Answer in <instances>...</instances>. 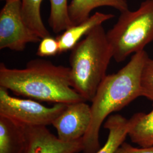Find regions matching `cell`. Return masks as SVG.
I'll return each mask as SVG.
<instances>
[{"instance_id": "cell-7", "label": "cell", "mask_w": 153, "mask_h": 153, "mask_svg": "<svg viewBox=\"0 0 153 153\" xmlns=\"http://www.w3.org/2000/svg\"><path fill=\"white\" fill-rule=\"evenodd\" d=\"M92 120L91 106L86 101L67 104L65 109L52 123L60 140L71 142L83 138Z\"/></svg>"}, {"instance_id": "cell-19", "label": "cell", "mask_w": 153, "mask_h": 153, "mask_svg": "<svg viewBox=\"0 0 153 153\" xmlns=\"http://www.w3.org/2000/svg\"><path fill=\"white\" fill-rule=\"evenodd\" d=\"M24 153H27V150H26V152H25Z\"/></svg>"}, {"instance_id": "cell-18", "label": "cell", "mask_w": 153, "mask_h": 153, "mask_svg": "<svg viewBox=\"0 0 153 153\" xmlns=\"http://www.w3.org/2000/svg\"><path fill=\"white\" fill-rule=\"evenodd\" d=\"M115 153H153V146L136 148L127 142H124Z\"/></svg>"}, {"instance_id": "cell-17", "label": "cell", "mask_w": 153, "mask_h": 153, "mask_svg": "<svg viewBox=\"0 0 153 153\" xmlns=\"http://www.w3.org/2000/svg\"><path fill=\"white\" fill-rule=\"evenodd\" d=\"M59 49L57 39L50 36L41 39L37 50V55L40 57L53 56L59 53Z\"/></svg>"}, {"instance_id": "cell-10", "label": "cell", "mask_w": 153, "mask_h": 153, "mask_svg": "<svg viewBox=\"0 0 153 153\" xmlns=\"http://www.w3.org/2000/svg\"><path fill=\"white\" fill-rule=\"evenodd\" d=\"M26 150L23 128L0 116V153H24Z\"/></svg>"}, {"instance_id": "cell-4", "label": "cell", "mask_w": 153, "mask_h": 153, "mask_svg": "<svg viewBox=\"0 0 153 153\" xmlns=\"http://www.w3.org/2000/svg\"><path fill=\"white\" fill-rule=\"evenodd\" d=\"M106 34L117 62L144 50L153 41V0L142 2L136 11L121 12L117 22Z\"/></svg>"}, {"instance_id": "cell-2", "label": "cell", "mask_w": 153, "mask_h": 153, "mask_svg": "<svg viewBox=\"0 0 153 153\" xmlns=\"http://www.w3.org/2000/svg\"><path fill=\"white\" fill-rule=\"evenodd\" d=\"M149 58L142 50L134 53L130 61L116 73L106 75L91 101L92 120L83 138V153H96L100 148V128L110 115L119 111L140 97H143L141 85L142 71Z\"/></svg>"}, {"instance_id": "cell-5", "label": "cell", "mask_w": 153, "mask_h": 153, "mask_svg": "<svg viewBox=\"0 0 153 153\" xmlns=\"http://www.w3.org/2000/svg\"><path fill=\"white\" fill-rule=\"evenodd\" d=\"M66 105L55 104L46 107L31 99L13 97L7 89L0 86V116L23 127L52 124Z\"/></svg>"}, {"instance_id": "cell-13", "label": "cell", "mask_w": 153, "mask_h": 153, "mask_svg": "<svg viewBox=\"0 0 153 153\" xmlns=\"http://www.w3.org/2000/svg\"><path fill=\"white\" fill-rule=\"evenodd\" d=\"M129 120L119 114L110 115L105 122L104 128L109 133L104 146L96 153H115L124 142L128 133Z\"/></svg>"}, {"instance_id": "cell-3", "label": "cell", "mask_w": 153, "mask_h": 153, "mask_svg": "<svg viewBox=\"0 0 153 153\" xmlns=\"http://www.w3.org/2000/svg\"><path fill=\"white\" fill-rule=\"evenodd\" d=\"M112 58L102 25L93 28L71 49L69 66L71 86L86 101L93 100Z\"/></svg>"}, {"instance_id": "cell-16", "label": "cell", "mask_w": 153, "mask_h": 153, "mask_svg": "<svg viewBox=\"0 0 153 153\" xmlns=\"http://www.w3.org/2000/svg\"><path fill=\"white\" fill-rule=\"evenodd\" d=\"M141 85L143 97L153 102V60L149 57L143 68Z\"/></svg>"}, {"instance_id": "cell-11", "label": "cell", "mask_w": 153, "mask_h": 153, "mask_svg": "<svg viewBox=\"0 0 153 153\" xmlns=\"http://www.w3.org/2000/svg\"><path fill=\"white\" fill-rule=\"evenodd\" d=\"M102 6L114 7L120 12L128 10L126 0H71L68 11L73 25H76L90 17L91 11Z\"/></svg>"}, {"instance_id": "cell-1", "label": "cell", "mask_w": 153, "mask_h": 153, "mask_svg": "<svg viewBox=\"0 0 153 153\" xmlns=\"http://www.w3.org/2000/svg\"><path fill=\"white\" fill-rule=\"evenodd\" d=\"M0 86L18 95L55 104L86 101L72 88L69 67L36 59L23 69L0 64Z\"/></svg>"}, {"instance_id": "cell-12", "label": "cell", "mask_w": 153, "mask_h": 153, "mask_svg": "<svg viewBox=\"0 0 153 153\" xmlns=\"http://www.w3.org/2000/svg\"><path fill=\"white\" fill-rule=\"evenodd\" d=\"M128 120V136L131 142L141 147L153 146V104L150 112H137Z\"/></svg>"}, {"instance_id": "cell-20", "label": "cell", "mask_w": 153, "mask_h": 153, "mask_svg": "<svg viewBox=\"0 0 153 153\" xmlns=\"http://www.w3.org/2000/svg\"><path fill=\"white\" fill-rule=\"evenodd\" d=\"M5 1H6V0H5Z\"/></svg>"}, {"instance_id": "cell-8", "label": "cell", "mask_w": 153, "mask_h": 153, "mask_svg": "<svg viewBox=\"0 0 153 153\" xmlns=\"http://www.w3.org/2000/svg\"><path fill=\"white\" fill-rule=\"evenodd\" d=\"M22 127L27 153H78L83 150V138L66 142L51 133L45 126Z\"/></svg>"}, {"instance_id": "cell-9", "label": "cell", "mask_w": 153, "mask_h": 153, "mask_svg": "<svg viewBox=\"0 0 153 153\" xmlns=\"http://www.w3.org/2000/svg\"><path fill=\"white\" fill-rule=\"evenodd\" d=\"M114 16L112 14L96 12L85 21L66 30L56 38L59 43V54L71 50L83 36H86L93 28Z\"/></svg>"}, {"instance_id": "cell-6", "label": "cell", "mask_w": 153, "mask_h": 153, "mask_svg": "<svg viewBox=\"0 0 153 153\" xmlns=\"http://www.w3.org/2000/svg\"><path fill=\"white\" fill-rule=\"evenodd\" d=\"M40 40L23 19L21 0H6L0 11V49L20 52Z\"/></svg>"}, {"instance_id": "cell-14", "label": "cell", "mask_w": 153, "mask_h": 153, "mask_svg": "<svg viewBox=\"0 0 153 153\" xmlns=\"http://www.w3.org/2000/svg\"><path fill=\"white\" fill-rule=\"evenodd\" d=\"M43 0H21L22 17L26 24L40 38L50 36L49 31L43 22L40 7Z\"/></svg>"}, {"instance_id": "cell-15", "label": "cell", "mask_w": 153, "mask_h": 153, "mask_svg": "<svg viewBox=\"0 0 153 153\" xmlns=\"http://www.w3.org/2000/svg\"><path fill=\"white\" fill-rule=\"evenodd\" d=\"M49 1L51 11L48 22L53 31L59 33L73 26L69 15L68 0Z\"/></svg>"}]
</instances>
